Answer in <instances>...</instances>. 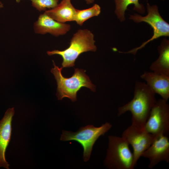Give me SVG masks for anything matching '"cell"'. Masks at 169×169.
<instances>
[{
  "instance_id": "cell-19",
  "label": "cell",
  "mask_w": 169,
  "mask_h": 169,
  "mask_svg": "<svg viewBox=\"0 0 169 169\" xmlns=\"http://www.w3.org/2000/svg\"><path fill=\"white\" fill-rule=\"evenodd\" d=\"M3 7V3L0 1V8Z\"/></svg>"
},
{
  "instance_id": "cell-20",
  "label": "cell",
  "mask_w": 169,
  "mask_h": 169,
  "mask_svg": "<svg viewBox=\"0 0 169 169\" xmlns=\"http://www.w3.org/2000/svg\"><path fill=\"white\" fill-rule=\"evenodd\" d=\"M21 0H16V1L17 2H19Z\"/></svg>"
},
{
  "instance_id": "cell-16",
  "label": "cell",
  "mask_w": 169,
  "mask_h": 169,
  "mask_svg": "<svg viewBox=\"0 0 169 169\" xmlns=\"http://www.w3.org/2000/svg\"><path fill=\"white\" fill-rule=\"evenodd\" d=\"M100 12V7L96 4L87 9H77L75 21L79 25L82 26L87 20L92 17L99 15Z\"/></svg>"
},
{
  "instance_id": "cell-21",
  "label": "cell",
  "mask_w": 169,
  "mask_h": 169,
  "mask_svg": "<svg viewBox=\"0 0 169 169\" xmlns=\"http://www.w3.org/2000/svg\"><path fill=\"white\" fill-rule=\"evenodd\" d=\"M163 0L164 1V0Z\"/></svg>"
},
{
  "instance_id": "cell-12",
  "label": "cell",
  "mask_w": 169,
  "mask_h": 169,
  "mask_svg": "<svg viewBox=\"0 0 169 169\" xmlns=\"http://www.w3.org/2000/svg\"><path fill=\"white\" fill-rule=\"evenodd\" d=\"M140 77L144 80L151 90L167 101L169 98V76L153 72L145 71Z\"/></svg>"
},
{
  "instance_id": "cell-14",
  "label": "cell",
  "mask_w": 169,
  "mask_h": 169,
  "mask_svg": "<svg viewBox=\"0 0 169 169\" xmlns=\"http://www.w3.org/2000/svg\"><path fill=\"white\" fill-rule=\"evenodd\" d=\"M159 55L158 59L150 67V69L155 73L169 76V41L166 38L158 46Z\"/></svg>"
},
{
  "instance_id": "cell-10",
  "label": "cell",
  "mask_w": 169,
  "mask_h": 169,
  "mask_svg": "<svg viewBox=\"0 0 169 169\" xmlns=\"http://www.w3.org/2000/svg\"><path fill=\"white\" fill-rule=\"evenodd\" d=\"M33 29L36 33L44 34L49 33L55 36L65 34L70 30V25L58 22L44 12L39 16L33 24Z\"/></svg>"
},
{
  "instance_id": "cell-3",
  "label": "cell",
  "mask_w": 169,
  "mask_h": 169,
  "mask_svg": "<svg viewBox=\"0 0 169 169\" xmlns=\"http://www.w3.org/2000/svg\"><path fill=\"white\" fill-rule=\"evenodd\" d=\"M94 38L93 34L89 30L79 29L74 34L67 48L62 51H48L47 54L49 55H60L63 59V68L74 67L76 60L81 54L88 51H96L97 47Z\"/></svg>"
},
{
  "instance_id": "cell-9",
  "label": "cell",
  "mask_w": 169,
  "mask_h": 169,
  "mask_svg": "<svg viewBox=\"0 0 169 169\" xmlns=\"http://www.w3.org/2000/svg\"><path fill=\"white\" fill-rule=\"evenodd\" d=\"M168 136L157 135L150 146L143 153L141 157L149 160L148 167L153 168L161 162L169 161V140Z\"/></svg>"
},
{
  "instance_id": "cell-7",
  "label": "cell",
  "mask_w": 169,
  "mask_h": 169,
  "mask_svg": "<svg viewBox=\"0 0 169 169\" xmlns=\"http://www.w3.org/2000/svg\"><path fill=\"white\" fill-rule=\"evenodd\" d=\"M167 101L160 99L152 107L145 123L148 132L158 135L168 136L169 133V105Z\"/></svg>"
},
{
  "instance_id": "cell-8",
  "label": "cell",
  "mask_w": 169,
  "mask_h": 169,
  "mask_svg": "<svg viewBox=\"0 0 169 169\" xmlns=\"http://www.w3.org/2000/svg\"><path fill=\"white\" fill-rule=\"evenodd\" d=\"M156 135L131 124L122 133V136L133 149L134 163L136 166L143 153L151 144Z\"/></svg>"
},
{
  "instance_id": "cell-17",
  "label": "cell",
  "mask_w": 169,
  "mask_h": 169,
  "mask_svg": "<svg viewBox=\"0 0 169 169\" xmlns=\"http://www.w3.org/2000/svg\"><path fill=\"white\" fill-rule=\"evenodd\" d=\"M32 6L39 12L45 11L47 9H51L56 7L59 0H29Z\"/></svg>"
},
{
  "instance_id": "cell-2",
  "label": "cell",
  "mask_w": 169,
  "mask_h": 169,
  "mask_svg": "<svg viewBox=\"0 0 169 169\" xmlns=\"http://www.w3.org/2000/svg\"><path fill=\"white\" fill-rule=\"evenodd\" d=\"M54 67L51 70L57 81V88L56 96L58 100H62L64 98L69 99L72 101L77 100L78 91L83 87L90 89L95 92V85L93 84L89 77L83 69L75 68L73 75L69 78H66L62 74V67L59 68L53 60Z\"/></svg>"
},
{
  "instance_id": "cell-6",
  "label": "cell",
  "mask_w": 169,
  "mask_h": 169,
  "mask_svg": "<svg viewBox=\"0 0 169 169\" xmlns=\"http://www.w3.org/2000/svg\"><path fill=\"white\" fill-rule=\"evenodd\" d=\"M146 8L147 14L146 16L134 14L130 15L129 19L136 23L145 22L149 24L153 29L152 36L147 41L144 42L140 46L126 53L136 54L137 51L141 49L149 42L160 37L169 36V24L162 18L159 14L158 7L156 5H151L147 3Z\"/></svg>"
},
{
  "instance_id": "cell-18",
  "label": "cell",
  "mask_w": 169,
  "mask_h": 169,
  "mask_svg": "<svg viewBox=\"0 0 169 169\" xmlns=\"http://www.w3.org/2000/svg\"><path fill=\"white\" fill-rule=\"evenodd\" d=\"M87 4H91L94 3L95 0H84Z\"/></svg>"
},
{
  "instance_id": "cell-1",
  "label": "cell",
  "mask_w": 169,
  "mask_h": 169,
  "mask_svg": "<svg viewBox=\"0 0 169 169\" xmlns=\"http://www.w3.org/2000/svg\"><path fill=\"white\" fill-rule=\"evenodd\" d=\"M155 94L146 84L136 81L133 98L118 108V115L120 116L127 111H130L132 114L131 124L144 128L151 108L156 101Z\"/></svg>"
},
{
  "instance_id": "cell-15",
  "label": "cell",
  "mask_w": 169,
  "mask_h": 169,
  "mask_svg": "<svg viewBox=\"0 0 169 169\" xmlns=\"http://www.w3.org/2000/svg\"><path fill=\"white\" fill-rule=\"evenodd\" d=\"M115 4V13L118 18L121 22L124 21L125 18V12L128 6L131 4L134 5L133 9L141 14L145 12L144 6L140 3L139 0H114Z\"/></svg>"
},
{
  "instance_id": "cell-13",
  "label": "cell",
  "mask_w": 169,
  "mask_h": 169,
  "mask_svg": "<svg viewBox=\"0 0 169 169\" xmlns=\"http://www.w3.org/2000/svg\"><path fill=\"white\" fill-rule=\"evenodd\" d=\"M77 11L71 0H62L55 8L46 10L44 13L54 20L65 23L75 21Z\"/></svg>"
},
{
  "instance_id": "cell-5",
  "label": "cell",
  "mask_w": 169,
  "mask_h": 169,
  "mask_svg": "<svg viewBox=\"0 0 169 169\" xmlns=\"http://www.w3.org/2000/svg\"><path fill=\"white\" fill-rule=\"evenodd\" d=\"M111 127L110 123L106 122L99 127L92 125L81 127L75 132L63 130L60 140L63 141H74L80 144L84 150L83 159L86 162L90 158L95 141L100 136L104 135Z\"/></svg>"
},
{
  "instance_id": "cell-4",
  "label": "cell",
  "mask_w": 169,
  "mask_h": 169,
  "mask_svg": "<svg viewBox=\"0 0 169 169\" xmlns=\"http://www.w3.org/2000/svg\"><path fill=\"white\" fill-rule=\"evenodd\" d=\"M108 139L105 166L110 169H133L136 166L128 143L122 137L110 135Z\"/></svg>"
},
{
  "instance_id": "cell-11",
  "label": "cell",
  "mask_w": 169,
  "mask_h": 169,
  "mask_svg": "<svg viewBox=\"0 0 169 169\" xmlns=\"http://www.w3.org/2000/svg\"><path fill=\"white\" fill-rule=\"evenodd\" d=\"M14 113V108H8L0 121V167L9 169V165L5 157V153L10 140L12 121Z\"/></svg>"
}]
</instances>
